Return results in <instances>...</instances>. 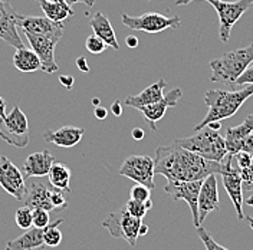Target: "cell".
Instances as JSON below:
<instances>
[{
  "instance_id": "obj_15",
  "label": "cell",
  "mask_w": 253,
  "mask_h": 250,
  "mask_svg": "<svg viewBox=\"0 0 253 250\" xmlns=\"http://www.w3.org/2000/svg\"><path fill=\"white\" fill-rule=\"evenodd\" d=\"M219 202L220 200H219V190H217V177L216 174H210L203 180L200 193H199L197 208H199L200 226L211 211H217L220 208Z\"/></svg>"
},
{
  "instance_id": "obj_48",
  "label": "cell",
  "mask_w": 253,
  "mask_h": 250,
  "mask_svg": "<svg viewBox=\"0 0 253 250\" xmlns=\"http://www.w3.org/2000/svg\"><path fill=\"white\" fill-rule=\"evenodd\" d=\"M206 126H209V128H211V129H214V131H219V129L221 128V121H213V123H209Z\"/></svg>"
},
{
  "instance_id": "obj_26",
  "label": "cell",
  "mask_w": 253,
  "mask_h": 250,
  "mask_svg": "<svg viewBox=\"0 0 253 250\" xmlns=\"http://www.w3.org/2000/svg\"><path fill=\"white\" fill-rule=\"evenodd\" d=\"M13 65L17 71L31 74L41 69V59L33 52V49L20 47V49H16L15 55H13Z\"/></svg>"
},
{
  "instance_id": "obj_2",
  "label": "cell",
  "mask_w": 253,
  "mask_h": 250,
  "mask_svg": "<svg viewBox=\"0 0 253 250\" xmlns=\"http://www.w3.org/2000/svg\"><path fill=\"white\" fill-rule=\"evenodd\" d=\"M253 95V85H246L237 91L210 89L205 94V102L209 107L207 115L202 123L194 126V131H200L209 123L230 118L240 110V107Z\"/></svg>"
},
{
  "instance_id": "obj_24",
  "label": "cell",
  "mask_w": 253,
  "mask_h": 250,
  "mask_svg": "<svg viewBox=\"0 0 253 250\" xmlns=\"http://www.w3.org/2000/svg\"><path fill=\"white\" fill-rule=\"evenodd\" d=\"M89 26H91V29L95 35L99 36L107 43V46L112 47L114 50H120V43H118V39L115 36V32H114L112 25H111L110 19L102 12H96L91 17Z\"/></svg>"
},
{
  "instance_id": "obj_10",
  "label": "cell",
  "mask_w": 253,
  "mask_h": 250,
  "mask_svg": "<svg viewBox=\"0 0 253 250\" xmlns=\"http://www.w3.org/2000/svg\"><path fill=\"white\" fill-rule=\"evenodd\" d=\"M233 156L232 154H226V157L221 160V178H223V186L226 188L232 203L235 206L236 210L237 219L243 220V186H242V175L240 170L233 166Z\"/></svg>"
},
{
  "instance_id": "obj_32",
  "label": "cell",
  "mask_w": 253,
  "mask_h": 250,
  "mask_svg": "<svg viewBox=\"0 0 253 250\" xmlns=\"http://www.w3.org/2000/svg\"><path fill=\"white\" fill-rule=\"evenodd\" d=\"M197 235H199L200 240L203 242V245L206 246V250H229L226 249V248H223V246H220V245L211 237V235L206 230L205 227H202V226L197 227Z\"/></svg>"
},
{
  "instance_id": "obj_19",
  "label": "cell",
  "mask_w": 253,
  "mask_h": 250,
  "mask_svg": "<svg viewBox=\"0 0 253 250\" xmlns=\"http://www.w3.org/2000/svg\"><path fill=\"white\" fill-rule=\"evenodd\" d=\"M84 135H85L84 128L75 126V125H65L55 131H52V129L46 131L43 134V140L52 142L58 147H62V148H72L81 142Z\"/></svg>"
},
{
  "instance_id": "obj_9",
  "label": "cell",
  "mask_w": 253,
  "mask_h": 250,
  "mask_svg": "<svg viewBox=\"0 0 253 250\" xmlns=\"http://www.w3.org/2000/svg\"><path fill=\"white\" fill-rule=\"evenodd\" d=\"M118 174L135 181L137 184H142L150 190L156 187L154 160L151 157L140 156V154L126 157Z\"/></svg>"
},
{
  "instance_id": "obj_46",
  "label": "cell",
  "mask_w": 253,
  "mask_h": 250,
  "mask_svg": "<svg viewBox=\"0 0 253 250\" xmlns=\"http://www.w3.org/2000/svg\"><path fill=\"white\" fill-rule=\"evenodd\" d=\"M126 43L128 47H137L138 46V39L135 36H126Z\"/></svg>"
},
{
  "instance_id": "obj_55",
  "label": "cell",
  "mask_w": 253,
  "mask_h": 250,
  "mask_svg": "<svg viewBox=\"0 0 253 250\" xmlns=\"http://www.w3.org/2000/svg\"><path fill=\"white\" fill-rule=\"evenodd\" d=\"M142 1H150V0H142Z\"/></svg>"
},
{
  "instance_id": "obj_1",
  "label": "cell",
  "mask_w": 253,
  "mask_h": 250,
  "mask_svg": "<svg viewBox=\"0 0 253 250\" xmlns=\"http://www.w3.org/2000/svg\"><path fill=\"white\" fill-rule=\"evenodd\" d=\"M221 163L210 161L183 148L174 141L156 150L154 172L169 181H197L210 174H220Z\"/></svg>"
},
{
  "instance_id": "obj_12",
  "label": "cell",
  "mask_w": 253,
  "mask_h": 250,
  "mask_svg": "<svg viewBox=\"0 0 253 250\" xmlns=\"http://www.w3.org/2000/svg\"><path fill=\"white\" fill-rule=\"evenodd\" d=\"M203 180H197V181H169L164 187V191L173 199L174 202L178 200H184L189 204L191 214H193V223L196 227L200 226L199 223V193L202 187Z\"/></svg>"
},
{
  "instance_id": "obj_41",
  "label": "cell",
  "mask_w": 253,
  "mask_h": 250,
  "mask_svg": "<svg viewBox=\"0 0 253 250\" xmlns=\"http://www.w3.org/2000/svg\"><path fill=\"white\" fill-rule=\"evenodd\" d=\"M94 115L96 120H105L107 118V115H108V110L107 108H104V107H101V105H98V107H95L94 108Z\"/></svg>"
},
{
  "instance_id": "obj_21",
  "label": "cell",
  "mask_w": 253,
  "mask_h": 250,
  "mask_svg": "<svg viewBox=\"0 0 253 250\" xmlns=\"http://www.w3.org/2000/svg\"><path fill=\"white\" fill-rule=\"evenodd\" d=\"M166 85H167L166 79H158L157 82H154L153 85L147 86L138 95L126 96L124 104L128 105V107H131V108H135V110H140V108L147 107V105H151V104L157 102V101H160L164 96Z\"/></svg>"
},
{
  "instance_id": "obj_4",
  "label": "cell",
  "mask_w": 253,
  "mask_h": 250,
  "mask_svg": "<svg viewBox=\"0 0 253 250\" xmlns=\"http://www.w3.org/2000/svg\"><path fill=\"white\" fill-rule=\"evenodd\" d=\"M175 142L183 148L210 161L221 163V160L227 154L224 138L219 134V131H214L209 126L196 131V134L191 137L175 140Z\"/></svg>"
},
{
  "instance_id": "obj_39",
  "label": "cell",
  "mask_w": 253,
  "mask_h": 250,
  "mask_svg": "<svg viewBox=\"0 0 253 250\" xmlns=\"http://www.w3.org/2000/svg\"><path fill=\"white\" fill-rule=\"evenodd\" d=\"M240 151H245V153H249L253 157V132L249 134L245 140L242 141L240 144Z\"/></svg>"
},
{
  "instance_id": "obj_6",
  "label": "cell",
  "mask_w": 253,
  "mask_h": 250,
  "mask_svg": "<svg viewBox=\"0 0 253 250\" xmlns=\"http://www.w3.org/2000/svg\"><path fill=\"white\" fill-rule=\"evenodd\" d=\"M141 223L142 219L131 216L126 211V206H123L107 216V219L102 221V227L107 229L114 239H124L131 248H134L140 237L138 230Z\"/></svg>"
},
{
  "instance_id": "obj_8",
  "label": "cell",
  "mask_w": 253,
  "mask_h": 250,
  "mask_svg": "<svg viewBox=\"0 0 253 250\" xmlns=\"http://www.w3.org/2000/svg\"><path fill=\"white\" fill-rule=\"evenodd\" d=\"M121 22L124 26L132 31L147 33H160L167 29H177L181 25V19L178 16H164L158 12H147L141 16H129L123 13Z\"/></svg>"
},
{
  "instance_id": "obj_40",
  "label": "cell",
  "mask_w": 253,
  "mask_h": 250,
  "mask_svg": "<svg viewBox=\"0 0 253 250\" xmlns=\"http://www.w3.org/2000/svg\"><path fill=\"white\" fill-rule=\"evenodd\" d=\"M59 82L62 83L66 89H72V88H74L75 79H74V77H71V75H61V77H59Z\"/></svg>"
},
{
  "instance_id": "obj_38",
  "label": "cell",
  "mask_w": 253,
  "mask_h": 250,
  "mask_svg": "<svg viewBox=\"0 0 253 250\" xmlns=\"http://www.w3.org/2000/svg\"><path fill=\"white\" fill-rule=\"evenodd\" d=\"M233 158L236 160L237 168H239V170H243V168L249 167L253 160V157L251 156L249 153H245V151H239V153H236V154L233 156Z\"/></svg>"
},
{
  "instance_id": "obj_49",
  "label": "cell",
  "mask_w": 253,
  "mask_h": 250,
  "mask_svg": "<svg viewBox=\"0 0 253 250\" xmlns=\"http://www.w3.org/2000/svg\"><path fill=\"white\" fill-rule=\"evenodd\" d=\"M147 233H148V226H147V224H144V223H141V226H140V230H138V235L145 236Z\"/></svg>"
},
{
  "instance_id": "obj_17",
  "label": "cell",
  "mask_w": 253,
  "mask_h": 250,
  "mask_svg": "<svg viewBox=\"0 0 253 250\" xmlns=\"http://www.w3.org/2000/svg\"><path fill=\"white\" fill-rule=\"evenodd\" d=\"M183 96V91L180 88H174L167 95H164L160 101L151 104V105H147V107H142L140 108V112L144 115L147 124L150 125V128L153 131H157V123L166 115V112L169 108L175 107L178 104V101L181 99Z\"/></svg>"
},
{
  "instance_id": "obj_31",
  "label": "cell",
  "mask_w": 253,
  "mask_h": 250,
  "mask_svg": "<svg viewBox=\"0 0 253 250\" xmlns=\"http://www.w3.org/2000/svg\"><path fill=\"white\" fill-rule=\"evenodd\" d=\"M85 47H86V50H88L89 53L98 55V53H102V52L105 50L107 43H105L99 36H96L95 33H92V35H89V36L86 38V41H85Z\"/></svg>"
},
{
  "instance_id": "obj_37",
  "label": "cell",
  "mask_w": 253,
  "mask_h": 250,
  "mask_svg": "<svg viewBox=\"0 0 253 250\" xmlns=\"http://www.w3.org/2000/svg\"><path fill=\"white\" fill-rule=\"evenodd\" d=\"M235 85H242V86H246V85H253V62L243 71V74L236 79Z\"/></svg>"
},
{
  "instance_id": "obj_20",
  "label": "cell",
  "mask_w": 253,
  "mask_h": 250,
  "mask_svg": "<svg viewBox=\"0 0 253 250\" xmlns=\"http://www.w3.org/2000/svg\"><path fill=\"white\" fill-rule=\"evenodd\" d=\"M55 163V157L47 150H42L38 153H32L23 161V174L25 177H45Z\"/></svg>"
},
{
  "instance_id": "obj_7",
  "label": "cell",
  "mask_w": 253,
  "mask_h": 250,
  "mask_svg": "<svg viewBox=\"0 0 253 250\" xmlns=\"http://www.w3.org/2000/svg\"><path fill=\"white\" fill-rule=\"evenodd\" d=\"M219 16V38L223 43H227L230 39V32L237 20L245 15L253 6V0H209Z\"/></svg>"
},
{
  "instance_id": "obj_42",
  "label": "cell",
  "mask_w": 253,
  "mask_h": 250,
  "mask_svg": "<svg viewBox=\"0 0 253 250\" xmlns=\"http://www.w3.org/2000/svg\"><path fill=\"white\" fill-rule=\"evenodd\" d=\"M77 66L79 68V71H82V72H85V74L89 72V66H88L86 59H85L84 56H79L78 59H77Z\"/></svg>"
},
{
  "instance_id": "obj_28",
  "label": "cell",
  "mask_w": 253,
  "mask_h": 250,
  "mask_svg": "<svg viewBox=\"0 0 253 250\" xmlns=\"http://www.w3.org/2000/svg\"><path fill=\"white\" fill-rule=\"evenodd\" d=\"M63 223V219L55 220L53 223H49L46 227H43V242L45 246L56 248L62 242V232L59 230V226Z\"/></svg>"
},
{
  "instance_id": "obj_50",
  "label": "cell",
  "mask_w": 253,
  "mask_h": 250,
  "mask_svg": "<svg viewBox=\"0 0 253 250\" xmlns=\"http://www.w3.org/2000/svg\"><path fill=\"white\" fill-rule=\"evenodd\" d=\"M191 1H194V0H175V4L177 6H186V4H189ZM206 1H209V0H206Z\"/></svg>"
},
{
  "instance_id": "obj_44",
  "label": "cell",
  "mask_w": 253,
  "mask_h": 250,
  "mask_svg": "<svg viewBox=\"0 0 253 250\" xmlns=\"http://www.w3.org/2000/svg\"><path fill=\"white\" fill-rule=\"evenodd\" d=\"M69 6H72V4H75V3H84V4H86L88 7H92L95 4V0H65Z\"/></svg>"
},
{
  "instance_id": "obj_51",
  "label": "cell",
  "mask_w": 253,
  "mask_h": 250,
  "mask_svg": "<svg viewBox=\"0 0 253 250\" xmlns=\"http://www.w3.org/2000/svg\"><path fill=\"white\" fill-rule=\"evenodd\" d=\"M243 203H246L248 206H252V207H253V196H251V197H249L248 200H245Z\"/></svg>"
},
{
  "instance_id": "obj_35",
  "label": "cell",
  "mask_w": 253,
  "mask_h": 250,
  "mask_svg": "<svg viewBox=\"0 0 253 250\" xmlns=\"http://www.w3.org/2000/svg\"><path fill=\"white\" fill-rule=\"evenodd\" d=\"M50 203H52L55 210H56V208H61V210L66 208V207H68V200H66V197H65V191L53 187L52 194H50Z\"/></svg>"
},
{
  "instance_id": "obj_52",
  "label": "cell",
  "mask_w": 253,
  "mask_h": 250,
  "mask_svg": "<svg viewBox=\"0 0 253 250\" xmlns=\"http://www.w3.org/2000/svg\"><path fill=\"white\" fill-rule=\"evenodd\" d=\"M99 102H101V101H99V98H94V99H92L94 107H98V105H99Z\"/></svg>"
},
{
  "instance_id": "obj_18",
  "label": "cell",
  "mask_w": 253,
  "mask_h": 250,
  "mask_svg": "<svg viewBox=\"0 0 253 250\" xmlns=\"http://www.w3.org/2000/svg\"><path fill=\"white\" fill-rule=\"evenodd\" d=\"M53 187L49 183H42V181H33L28 187L26 193L23 196V204L31 207L32 210L35 208H43L46 211L55 210L50 203V194H52Z\"/></svg>"
},
{
  "instance_id": "obj_23",
  "label": "cell",
  "mask_w": 253,
  "mask_h": 250,
  "mask_svg": "<svg viewBox=\"0 0 253 250\" xmlns=\"http://www.w3.org/2000/svg\"><path fill=\"white\" fill-rule=\"evenodd\" d=\"M253 132V114L249 115L242 124L236 125V126H230L226 129V137H224V142H226V150L229 154L235 156L236 153L240 151V144L245 140L249 134Z\"/></svg>"
},
{
  "instance_id": "obj_13",
  "label": "cell",
  "mask_w": 253,
  "mask_h": 250,
  "mask_svg": "<svg viewBox=\"0 0 253 250\" xmlns=\"http://www.w3.org/2000/svg\"><path fill=\"white\" fill-rule=\"evenodd\" d=\"M0 186L17 202L23 200L26 193L25 175L4 156H0Z\"/></svg>"
},
{
  "instance_id": "obj_30",
  "label": "cell",
  "mask_w": 253,
  "mask_h": 250,
  "mask_svg": "<svg viewBox=\"0 0 253 250\" xmlns=\"http://www.w3.org/2000/svg\"><path fill=\"white\" fill-rule=\"evenodd\" d=\"M15 221H16V224H17V227H20V229H23V230H26V229L32 227V208L31 207H28V206H23V207L17 208V210H16V214H15Z\"/></svg>"
},
{
  "instance_id": "obj_29",
  "label": "cell",
  "mask_w": 253,
  "mask_h": 250,
  "mask_svg": "<svg viewBox=\"0 0 253 250\" xmlns=\"http://www.w3.org/2000/svg\"><path fill=\"white\" fill-rule=\"evenodd\" d=\"M124 206H126V211H128L131 216L138 217V219H142V217L147 214V211L153 207V202H151V199L147 200V202H137V200L129 199Z\"/></svg>"
},
{
  "instance_id": "obj_11",
  "label": "cell",
  "mask_w": 253,
  "mask_h": 250,
  "mask_svg": "<svg viewBox=\"0 0 253 250\" xmlns=\"http://www.w3.org/2000/svg\"><path fill=\"white\" fill-rule=\"evenodd\" d=\"M26 39L29 41L31 49L41 59V71L45 74H55L59 71V66L55 61V47L58 42L62 39L53 35H35V33H25Z\"/></svg>"
},
{
  "instance_id": "obj_34",
  "label": "cell",
  "mask_w": 253,
  "mask_h": 250,
  "mask_svg": "<svg viewBox=\"0 0 253 250\" xmlns=\"http://www.w3.org/2000/svg\"><path fill=\"white\" fill-rule=\"evenodd\" d=\"M129 199L137 200V202H147L151 199V190L142 184H137L131 188L129 191Z\"/></svg>"
},
{
  "instance_id": "obj_54",
  "label": "cell",
  "mask_w": 253,
  "mask_h": 250,
  "mask_svg": "<svg viewBox=\"0 0 253 250\" xmlns=\"http://www.w3.org/2000/svg\"><path fill=\"white\" fill-rule=\"evenodd\" d=\"M50 1H58V0H50Z\"/></svg>"
},
{
  "instance_id": "obj_43",
  "label": "cell",
  "mask_w": 253,
  "mask_h": 250,
  "mask_svg": "<svg viewBox=\"0 0 253 250\" xmlns=\"http://www.w3.org/2000/svg\"><path fill=\"white\" fill-rule=\"evenodd\" d=\"M111 111H112V114L115 115V117H120L121 114H123V108H121V101H114V104H112V107H111Z\"/></svg>"
},
{
  "instance_id": "obj_5",
  "label": "cell",
  "mask_w": 253,
  "mask_h": 250,
  "mask_svg": "<svg viewBox=\"0 0 253 250\" xmlns=\"http://www.w3.org/2000/svg\"><path fill=\"white\" fill-rule=\"evenodd\" d=\"M0 138L16 148L28 147L29 123L19 105H15L7 115L0 118Z\"/></svg>"
},
{
  "instance_id": "obj_53",
  "label": "cell",
  "mask_w": 253,
  "mask_h": 250,
  "mask_svg": "<svg viewBox=\"0 0 253 250\" xmlns=\"http://www.w3.org/2000/svg\"><path fill=\"white\" fill-rule=\"evenodd\" d=\"M246 221L249 223V226H251V227L253 229V217H248V219H246Z\"/></svg>"
},
{
  "instance_id": "obj_16",
  "label": "cell",
  "mask_w": 253,
  "mask_h": 250,
  "mask_svg": "<svg viewBox=\"0 0 253 250\" xmlns=\"http://www.w3.org/2000/svg\"><path fill=\"white\" fill-rule=\"evenodd\" d=\"M17 28H20L23 33H35V35H53V36H63L62 22H53L50 19L38 17V16L17 15L16 19Z\"/></svg>"
},
{
  "instance_id": "obj_14",
  "label": "cell",
  "mask_w": 253,
  "mask_h": 250,
  "mask_svg": "<svg viewBox=\"0 0 253 250\" xmlns=\"http://www.w3.org/2000/svg\"><path fill=\"white\" fill-rule=\"evenodd\" d=\"M17 12L9 0H0V39L9 46L20 49L25 47L17 32Z\"/></svg>"
},
{
  "instance_id": "obj_45",
  "label": "cell",
  "mask_w": 253,
  "mask_h": 250,
  "mask_svg": "<svg viewBox=\"0 0 253 250\" xmlns=\"http://www.w3.org/2000/svg\"><path fill=\"white\" fill-rule=\"evenodd\" d=\"M131 135H132V138L137 141H141L144 138V131H142V128H134L132 129V132H131Z\"/></svg>"
},
{
  "instance_id": "obj_25",
  "label": "cell",
  "mask_w": 253,
  "mask_h": 250,
  "mask_svg": "<svg viewBox=\"0 0 253 250\" xmlns=\"http://www.w3.org/2000/svg\"><path fill=\"white\" fill-rule=\"evenodd\" d=\"M43 10V13L47 19L53 22H63L68 17L75 15L72 6H69L65 0H58V1H50V0H36Z\"/></svg>"
},
{
  "instance_id": "obj_33",
  "label": "cell",
  "mask_w": 253,
  "mask_h": 250,
  "mask_svg": "<svg viewBox=\"0 0 253 250\" xmlns=\"http://www.w3.org/2000/svg\"><path fill=\"white\" fill-rule=\"evenodd\" d=\"M50 223V216L49 211L43 208H35L32 210V226L38 227V229H43Z\"/></svg>"
},
{
  "instance_id": "obj_47",
  "label": "cell",
  "mask_w": 253,
  "mask_h": 250,
  "mask_svg": "<svg viewBox=\"0 0 253 250\" xmlns=\"http://www.w3.org/2000/svg\"><path fill=\"white\" fill-rule=\"evenodd\" d=\"M4 115H6V101L0 95V118H3Z\"/></svg>"
},
{
  "instance_id": "obj_27",
  "label": "cell",
  "mask_w": 253,
  "mask_h": 250,
  "mask_svg": "<svg viewBox=\"0 0 253 250\" xmlns=\"http://www.w3.org/2000/svg\"><path fill=\"white\" fill-rule=\"evenodd\" d=\"M47 177H49V184L52 187L58 188V190H62L65 193H71V187H69V183H71V170L66 164L63 163H53L50 170L47 172Z\"/></svg>"
},
{
  "instance_id": "obj_36",
  "label": "cell",
  "mask_w": 253,
  "mask_h": 250,
  "mask_svg": "<svg viewBox=\"0 0 253 250\" xmlns=\"http://www.w3.org/2000/svg\"><path fill=\"white\" fill-rule=\"evenodd\" d=\"M240 175H242L243 190H253V160L249 167L240 170Z\"/></svg>"
},
{
  "instance_id": "obj_3",
  "label": "cell",
  "mask_w": 253,
  "mask_h": 250,
  "mask_svg": "<svg viewBox=\"0 0 253 250\" xmlns=\"http://www.w3.org/2000/svg\"><path fill=\"white\" fill-rule=\"evenodd\" d=\"M253 62V43L246 47H240L224 53L210 62L213 82H226L235 88L236 79L243 74V71Z\"/></svg>"
},
{
  "instance_id": "obj_22",
  "label": "cell",
  "mask_w": 253,
  "mask_h": 250,
  "mask_svg": "<svg viewBox=\"0 0 253 250\" xmlns=\"http://www.w3.org/2000/svg\"><path fill=\"white\" fill-rule=\"evenodd\" d=\"M46 248L43 242V230L32 226L25 233L6 243L4 250H43Z\"/></svg>"
}]
</instances>
